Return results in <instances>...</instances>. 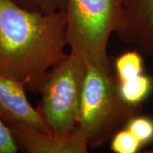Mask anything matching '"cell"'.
I'll return each instance as SVG.
<instances>
[{"label": "cell", "mask_w": 153, "mask_h": 153, "mask_svg": "<svg viewBox=\"0 0 153 153\" xmlns=\"http://www.w3.org/2000/svg\"><path fill=\"white\" fill-rule=\"evenodd\" d=\"M64 10L44 14L0 0V75L38 92L49 71L67 54Z\"/></svg>", "instance_id": "obj_1"}, {"label": "cell", "mask_w": 153, "mask_h": 153, "mask_svg": "<svg viewBox=\"0 0 153 153\" xmlns=\"http://www.w3.org/2000/svg\"><path fill=\"white\" fill-rule=\"evenodd\" d=\"M85 66L77 128L88 149H95L110 142L128 119L140 114L142 105H133L123 100L111 67L98 66L88 60H85Z\"/></svg>", "instance_id": "obj_2"}, {"label": "cell", "mask_w": 153, "mask_h": 153, "mask_svg": "<svg viewBox=\"0 0 153 153\" xmlns=\"http://www.w3.org/2000/svg\"><path fill=\"white\" fill-rule=\"evenodd\" d=\"M123 0H65L66 38L70 53L111 67L108 43L120 22Z\"/></svg>", "instance_id": "obj_3"}, {"label": "cell", "mask_w": 153, "mask_h": 153, "mask_svg": "<svg viewBox=\"0 0 153 153\" xmlns=\"http://www.w3.org/2000/svg\"><path fill=\"white\" fill-rule=\"evenodd\" d=\"M85 74L84 59L71 53L47 73L38 109L51 132L65 134L77 127Z\"/></svg>", "instance_id": "obj_4"}, {"label": "cell", "mask_w": 153, "mask_h": 153, "mask_svg": "<svg viewBox=\"0 0 153 153\" xmlns=\"http://www.w3.org/2000/svg\"><path fill=\"white\" fill-rule=\"evenodd\" d=\"M115 34L122 43L153 57V0H123Z\"/></svg>", "instance_id": "obj_5"}, {"label": "cell", "mask_w": 153, "mask_h": 153, "mask_svg": "<svg viewBox=\"0 0 153 153\" xmlns=\"http://www.w3.org/2000/svg\"><path fill=\"white\" fill-rule=\"evenodd\" d=\"M10 128L19 151L26 153H87V142L79 128L69 134L41 131L32 126L13 124Z\"/></svg>", "instance_id": "obj_6"}, {"label": "cell", "mask_w": 153, "mask_h": 153, "mask_svg": "<svg viewBox=\"0 0 153 153\" xmlns=\"http://www.w3.org/2000/svg\"><path fill=\"white\" fill-rule=\"evenodd\" d=\"M0 119L8 126L25 124L51 133L38 108L28 100L25 86L0 75Z\"/></svg>", "instance_id": "obj_7"}, {"label": "cell", "mask_w": 153, "mask_h": 153, "mask_svg": "<svg viewBox=\"0 0 153 153\" xmlns=\"http://www.w3.org/2000/svg\"><path fill=\"white\" fill-rule=\"evenodd\" d=\"M118 89L122 98L128 104L141 105L153 91V79L142 73L129 80L118 81Z\"/></svg>", "instance_id": "obj_8"}, {"label": "cell", "mask_w": 153, "mask_h": 153, "mask_svg": "<svg viewBox=\"0 0 153 153\" xmlns=\"http://www.w3.org/2000/svg\"><path fill=\"white\" fill-rule=\"evenodd\" d=\"M113 66L119 82L129 80L144 73L143 55L136 49L127 50L115 59Z\"/></svg>", "instance_id": "obj_9"}, {"label": "cell", "mask_w": 153, "mask_h": 153, "mask_svg": "<svg viewBox=\"0 0 153 153\" xmlns=\"http://www.w3.org/2000/svg\"><path fill=\"white\" fill-rule=\"evenodd\" d=\"M125 128L136 137L142 146L153 140V118L150 117L135 115L126 123Z\"/></svg>", "instance_id": "obj_10"}, {"label": "cell", "mask_w": 153, "mask_h": 153, "mask_svg": "<svg viewBox=\"0 0 153 153\" xmlns=\"http://www.w3.org/2000/svg\"><path fill=\"white\" fill-rule=\"evenodd\" d=\"M111 142V150L116 153H135L143 146L131 132L127 128L115 133Z\"/></svg>", "instance_id": "obj_11"}, {"label": "cell", "mask_w": 153, "mask_h": 153, "mask_svg": "<svg viewBox=\"0 0 153 153\" xmlns=\"http://www.w3.org/2000/svg\"><path fill=\"white\" fill-rule=\"evenodd\" d=\"M19 5L44 14L53 13L64 9L65 0H14Z\"/></svg>", "instance_id": "obj_12"}, {"label": "cell", "mask_w": 153, "mask_h": 153, "mask_svg": "<svg viewBox=\"0 0 153 153\" xmlns=\"http://www.w3.org/2000/svg\"><path fill=\"white\" fill-rule=\"evenodd\" d=\"M17 148L10 128L0 119V153H16Z\"/></svg>", "instance_id": "obj_13"}, {"label": "cell", "mask_w": 153, "mask_h": 153, "mask_svg": "<svg viewBox=\"0 0 153 153\" xmlns=\"http://www.w3.org/2000/svg\"><path fill=\"white\" fill-rule=\"evenodd\" d=\"M145 152H146V153H153V148H152V149H151V150H148V151H146Z\"/></svg>", "instance_id": "obj_14"}]
</instances>
